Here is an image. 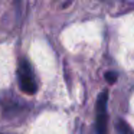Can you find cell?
Returning <instances> with one entry per match:
<instances>
[{
  "label": "cell",
  "instance_id": "1",
  "mask_svg": "<svg viewBox=\"0 0 134 134\" xmlns=\"http://www.w3.org/2000/svg\"><path fill=\"white\" fill-rule=\"evenodd\" d=\"M18 78H19V84L23 92L26 94H35L38 90V84L35 81V75H33L32 66L29 65V62L26 59H22L19 64V69H18Z\"/></svg>",
  "mask_w": 134,
  "mask_h": 134
},
{
  "label": "cell",
  "instance_id": "2",
  "mask_svg": "<svg viewBox=\"0 0 134 134\" xmlns=\"http://www.w3.org/2000/svg\"><path fill=\"white\" fill-rule=\"evenodd\" d=\"M107 102L108 92L102 91L97 99V118H95V131L97 134H107Z\"/></svg>",
  "mask_w": 134,
  "mask_h": 134
},
{
  "label": "cell",
  "instance_id": "3",
  "mask_svg": "<svg viewBox=\"0 0 134 134\" xmlns=\"http://www.w3.org/2000/svg\"><path fill=\"white\" fill-rule=\"evenodd\" d=\"M117 127H118L120 134H134V133H133V130L130 128V125H128L125 121H122V120H120V121H118Z\"/></svg>",
  "mask_w": 134,
  "mask_h": 134
},
{
  "label": "cell",
  "instance_id": "4",
  "mask_svg": "<svg viewBox=\"0 0 134 134\" xmlns=\"http://www.w3.org/2000/svg\"><path fill=\"white\" fill-rule=\"evenodd\" d=\"M105 79H107L110 84H114V82L117 81V74H114V72H107V74H105Z\"/></svg>",
  "mask_w": 134,
  "mask_h": 134
}]
</instances>
